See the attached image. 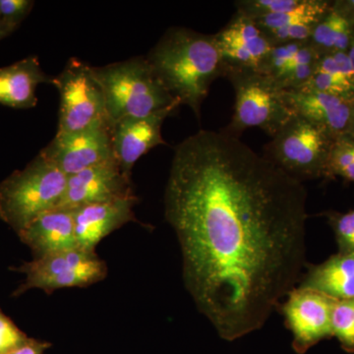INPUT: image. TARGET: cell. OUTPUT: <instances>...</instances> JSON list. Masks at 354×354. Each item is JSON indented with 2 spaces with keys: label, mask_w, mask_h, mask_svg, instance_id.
<instances>
[{
  "label": "cell",
  "mask_w": 354,
  "mask_h": 354,
  "mask_svg": "<svg viewBox=\"0 0 354 354\" xmlns=\"http://www.w3.org/2000/svg\"><path fill=\"white\" fill-rule=\"evenodd\" d=\"M300 0H239L235 2L236 11L252 18L266 17L290 10L299 3Z\"/></svg>",
  "instance_id": "d4e9b609"
},
{
  "label": "cell",
  "mask_w": 354,
  "mask_h": 354,
  "mask_svg": "<svg viewBox=\"0 0 354 354\" xmlns=\"http://www.w3.org/2000/svg\"><path fill=\"white\" fill-rule=\"evenodd\" d=\"M349 58H351V62H353V68H354V34L353 37V39H351V46H349V50L348 51Z\"/></svg>",
  "instance_id": "d6a6232c"
},
{
  "label": "cell",
  "mask_w": 354,
  "mask_h": 354,
  "mask_svg": "<svg viewBox=\"0 0 354 354\" xmlns=\"http://www.w3.org/2000/svg\"><path fill=\"white\" fill-rule=\"evenodd\" d=\"M334 138L322 128L295 114L265 147V157L298 180L326 176Z\"/></svg>",
  "instance_id": "8992f818"
},
{
  "label": "cell",
  "mask_w": 354,
  "mask_h": 354,
  "mask_svg": "<svg viewBox=\"0 0 354 354\" xmlns=\"http://www.w3.org/2000/svg\"><path fill=\"white\" fill-rule=\"evenodd\" d=\"M354 34V25L333 10L314 28L308 43L320 57L337 53H348Z\"/></svg>",
  "instance_id": "7402d4cb"
},
{
  "label": "cell",
  "mask_w": 354,
  "mask_h": 354,
  "mask_svg": "<svg viewBox=\"0 0 354 354\" xmlns=\"http://www.w3.org/2000/svg\"><path fill=\"white\" fill-rule=\"evenodd\" d=\"M300 90L325 93L354 101V68L348 53L321 57L313 75Z\"/></svg>",
  "instance_id": "44dd1931"
},
{
  "label": "cell",
  "mask_w": 354,
  "mask_h": 354,
  "mask_svg": "<svg viewBox=\"0 0 354 354\" xmlns=\"http://www.w3.org/2000/svg\"><path fill=\"white\" fill-rule=\"evenodd\" d=\"M225 76L234 87L232 120L223 132L239 137L249 128H260L274 137L295 115L285 90L261 72L227 69Z\"/></svg>",
  "instance_id": "5b68a950"
},
{
  "label": "cell",
  "mask_w": 354,
  "mask_h": 354,
  "mask_svg": "<svg viewBox=\"0 0 354 354\" xmlns=\"http://www.w3.org/2000/svg\"><path fill=\"white\" fill-rule=\"evenodd\" d=\"M227 69L261 72L274 44L252 18L239 11L215 34Z\"/></svg>",
  "instance_id": "8fae6325"
},
{
  "label": "cell",
  "mask_w": 354,
  "mask_h": 354,
  "mask_svg": "<svg viewBox=\"0 0 354 354\" xmlns=\"http://www.w3.org/2000/svg\"><path fill=\"white\" fill-rule=\"evenodd\" d=\"M333 337L348 353H354V298L335 300L332 311Z\"/></svg>",
  "instance_id": "cb8c5ba5"
},
{
  "label": "cell",
  "mask_w": 354,
  "mask_h": 354,
  "mask_svg": "<svg viewBox=\"0 0 354 354\" xmlns=\"http://www.w3.org/2000/svg\"><path fill=\"white\" fill-rule=\"evenodd\" d=\"M335 176L354 183V138L348 134L335 138L330 146L325 178Z\"/></svg>",
  "instance_id": "603a6c76"
},
{
  "label": "cell",
  "mask_w": 354,
  "mask_h": 354,
  "mask_svg": "<svg viewBox=\"0 0 354 354\" xmlns=\"http://www.w3.org/2000/svg\"><path fill=\"white\" fill-rule=\"evenodd\" d=\"M132 179L127 178L114 160L93 165L67 177L66 188L57 209L75 211L81 207L131 196Z\"/></svg>",
  "instance_id": "7c38bea8"
},
{
  "label": "cell",
  "mask_w": 354,
  "mask_h": 354,
  "mask_svg": "<svg viewBox=\"0 0 354 354\" xmlns=\"http://www.w3.org/2000/svg\"><path fill=\"white\" fill-rule=\"evenodd\" d=\"M10 35L11 32L8 31V29L0 21V41L6 38V37L10 36Z\"/></svg>",
  "instance_id": "1f68e13d"
},
{
  "label": "cell",
  "mask_w": 354,
  "mask_h": 354,
  "mask_svg": "<svg viewBox=\"0 0 354 354\" xmlns=\"http://www.w3.org/2000/svg\"><path fill=\"white\" fill-rule=\"evenodd\" d=\"M53 77L44 73L38 57L23 58L0 68V104L16 109H32L38 104L37 88L51 84Z\"/></svg>",
  "instance_id": "d6986e66"
},
{
  "label": "cell",
  "mask_w": 354,
  "mask_h": 354,
  "mask_svg": "<svg viewBox=\"0 0 354 354\" xmlns=\"http://www.w3.org/2000/svg\"><path fill=\"white\" fill-rule=\"evenodd\" d=\"M180 106L176 104L145 118H127L113 123L114 158L127 178L131 179L133 167L139 158L155 147L167 144L162 136V124Z\"/></svg>",
  "instance_id": "4fadbf2b"
},
{
  "label": "cell",
  "mask_w": 354,
  "mask_h": 354,
  "mask_svg": "<svg viewBox=\"0 0 354 354\" xmlns=\"http://www.w3.org/2000/svg\"><path fill=\"white\" fill-rule=\"evenodd\" d=\"M146 58L172 97L189 106L200 120L209 87L225 74L215 35L169 28Z\"/></svg>",
  "instance_id": "7a4b0ae2"
},
{
  "label": "cell",
  "mask_w": 354,
  "mask_h": 354,
  "mask_svg": "<svg viewBox=\"0 0 354 354\" xmlns=\"http://www.w3.org/2000/svg\"><path fill=\"white\" fill-rule=\"evenodd\" d=\"M67 176L39 153L0 183V218L19 234L39 216L57 208Z\"/></svg>",
  "instance_id": "277c9868"
},
{
  "label": "cell",
  "mask_w": 354,
  "mask_h": 354,
  "mask_svg": "<svg viewBox=\"0 0 354 354\" xmlns=\"http://www.w3.org/2000/svg\"><path fill=\"white\" fill-rule=\"evenodd\" d=\"M48 346H50V344H48V342L28 339L24 344L9 354H43Z\"/></svg>",
  "instance_id": "f1b7e54d"
},
{
  "label": "cell",
  "mask_w": 354,
  "mask_h": 354,
  "mask_svg": "<svg viewBox=\"0 0 354 354\" xmlns=\"http://www.w3.org/2000/svg\"><path fill=\"white\" fill-rule=\"evenodd\" d=\"M348 135L354 138V101L353 102V108H351V122H349Z\"/></svg>",
  "instance_id": "4dcf8cb0"
},
{
  "label": "cell",
  "mask_w": 354,
  "mask_h": 354,
  "mask_svg": "<svg viewBox=\"0 0 354 354\" xmlns=\"http://www.w3.org/2000/svg\"><path fill=\"white\" fill-rule=\"evenodd\" d=\"M281 311L292 334V348L304 354L319 342L333 337L332 311L335 299L310 288H293Z\"/></svg>",
  "instance_id": "30bf717a"
},
{
  "label": "cell",
  "mask_w": 354,
  "mask_h": 354,
  "mask_svg": "<svg viewBox=\"0 0 354 354\" xmlns=\"http://www.w3.org/2000/svg\"><path fill=\"white\" fill-rule=\"evenodd\" d=\"M295 114L322 128L333 138L348 134L353 101L305 90H285Z\"/></svg>",
  "instance_id": "9a60e30c"
},
{
  "label": "cell",
  "mask_w": 354,
  "mask_h": 354,
  "mask_svg": "<svg viewBox=\"0 0 354 354\" xmlns=\"http://www.w3.org/2000/svg\"><path fill=\"white\" fill-rule=\"evenodd\" d=\"M136 195L88 205L73 211L77 247L95 251L97 244L128 223L136 221L134 207Z\"/></svg>",
  "instance_id": "5bb4252c"
},
{
  "label": "cell",
  "mask_w": 354,
  "mask_h": 354,
  "mask_svg": "<svg viewBox=\"0 0 354 354\" xmlns=\"http://www.w3.org/2000/svg\"><path fill=\"white\" fill-rule=\"evenodd\" d=\"M332 9L354 25V0H337L332 2Z\"/></svg>",
  "instance_id": "f546056e"
},
{
  "label": "cell",
  "mask_w": 354,
  "mask_h": 354,
  "mask_svg": "<svg viewBox=\"0 0 354 354\" xmlns=\"http://www.w3.org/2000/svg\"><path fill=\"white\" fill-rule=\"evenodd\" d=\"M320 57L308 41L277 44L262 73L283 90H300L313 75Z\"/></svg>",
  "instance_id": "e0dca14e"
},
{
  "label": "cell",
  "mask_w": 354,
  "mask_h": 354,
  "mask_svg": "<svg viewBox=\"0 0 354 354\" xmlns=\"http://www.w3.org/2000/svg\"><path fill=\"white\" fill-rule=\"evenodd\" d=\"M102 86L111 122L127 118H145L180 102L174 99L146 57L91 66Z\"/></svg>",
  "instance_id": "3957f363"
},
{
  "label": "cell",
  "mask_w": 354,
  "mask_h": 354,
  "mask_svg": "<svg viewBox=\"0 0 354 354\" xmlns=\"http://www.w3.org/2000/svg\"><path fill=\"white\" fill-rule=\"evenodd\" d=\"M15 270L25 276L24 283L14 293L15 295L34 288L51 293L62 288H87L104 281L109 272L106 262L95 251L78 247L34 258Z\"/></svg>",
  "instance_id": "52a82bcc"
},
{
  "label": "cell",
  "mask_w": 354,
  "mask_h": 354,
  "mask_svg": "<svg viewBox=\"0 0 354 354\" xmlns=\"http://www.w3.org/2000/svg\"><path fill=\"white\" fill-rule=\"evenodd\" d=\"M27 341L24 333L0 310V354L12 353Z\"/></svg>",
  "instance_id": "83f0119b"
},
{
  "label": "cell",
  "mask_w": 354,
  "mask_h": 354,
  "mask_svg": "<svg viewBox=\"0 0 354 354\" xmlns=\"http://www.w3.org/2000/svg\"><path fill=\"white\" fill-rule=\"evenodd\" d=\"M330 6L332 2L326 0H300L297 6L285 12L253 20L274 46L308 41L314 28Z\"/></svg>",
  "instance_id": "2e32d148"
},
{
  "label": "cell",
  "mask_w": 354,
  "mask_h": 354,
  "mask_svg": "<svg viewBox=\"0 0 354 354\" xmlns=\"http://www.w3.org/2000/svg\"><path fill=\"white\" fill-rule=\"evenodd\" d=\"M21 241L29 247L35 258L44 257L76 248L73 211L51 209L21 230Z\"/></svg>",
  "instance_id": "ac0fdd59"
},
{
  "label": "cell",
  "mask_w": 354,
  "mask_h": 354,
  "mask_svg": "<svg viewBox=\"0 0 354 354\" xmlns=\"http://www.w3.org/2000/svg\"><path fill=\"white\" fill-rule=\"evenodd\" d=\"M164 204L199 312L225 341L263 328L301 279L302 181L239 137L200 130L174 149Z\"/></svg>",
  "instance_id": "6da1fadb"
},
{
  "label": "cell",
  "mask_w": 354,
  "mask_h": 354,
  "mask_svg": "<svg viewBox=\"0 0 354 354\" xmlns=\"http://www.w3.org/2000/svg\"><path fill=\"white\" fill-rule=\"evenodd\" d=\"M53 85L60 97L57 134L81 131L111 120L104 91L93 75L91 65L70 58L64 70L53 77Z\"/></svg>",
  "instance_id": "ba28073f"
},
{
  "label": "cell",
  "mask_w": 354,
  "mask_h": 354,
  "mask_svg": "<svg viewBox=\"0 0 354 354\" xmlns=\"http://www.w3.org/2000/svg\"><path fill=\"white\" fill-rule=\"evenodd\" d=\"M301 281L300 288L335 300L354 298V252H337L322 264L310 266Z\"/></svg>",
  "instance_id": "ffe728a7"
},
{
  "label": "cell",
  "mask_w": 354,
  "mask_h": 354,
  "mask_svg": "<svg viewBox=\"0 0 354 354\" xmlns=\"http://www.w3.org/2000/svg\"><path fill=\"white\" fill-rule=\"evenodd\" d=\"M113 122L102 121L78 132L55 134L39 153L67 177L93 165L114 160Z\"/></svg>",
  "instance_id": "9c48e42d"
},
{
  "label": "cell",
  "mask_w": 354,
  "mask_h": 354,
  "mask_svg": "<svg viewBox=\"0 0 354 354\" xmlns=\"http://www.w3.org/2000/svg\"><path fill=\"white\" fill-rule=\"evenodd\" d=\"M325 216L334 232L339 252H354V209L344 214L330 211Z\"/></svg>",
  "instance_id": "484cf974"
},
{
  "label": "cell",
  "mask_w": 354,
  "mask_h": 354,
  "mask_svg": "<svg viewBox=\"0 0 354 354\" xmlns=\"http://www.w3.org/2000/svg\"><path fill=\"white\" fill-rule=\"evenodd\" d=\"M32 0H0V21L12 34L31 13Z\"/></svg>",
  "instance_id": "4316f807"
}]
</instances>
